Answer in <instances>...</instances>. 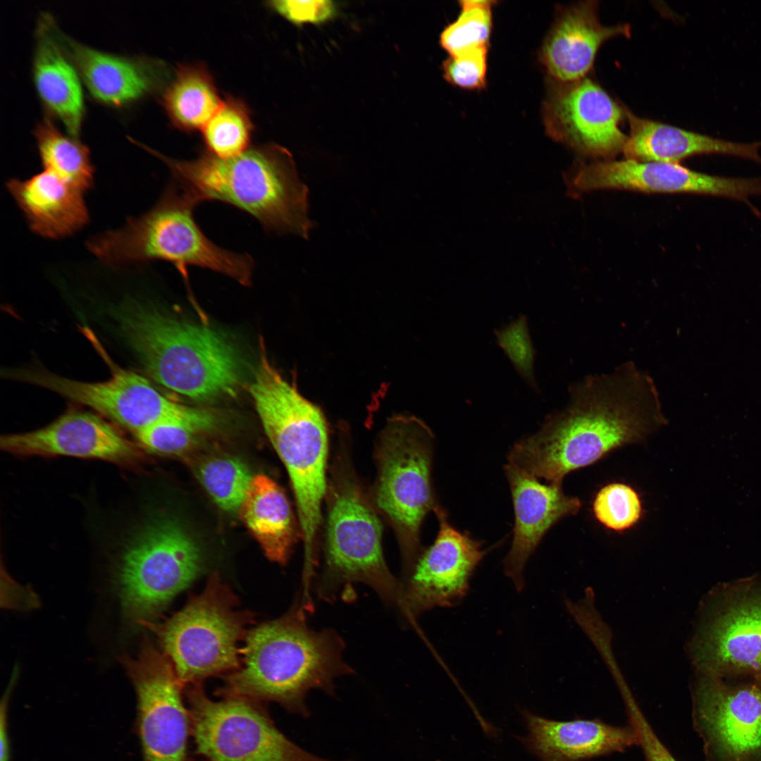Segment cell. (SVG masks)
Masks as SVG:
<instances>
[{
    "mask_svg": "<svg viewBox=\"0 0 761 761\" xmlns=\"http://www.w3.org/2000/svg\"><path fill=\"white\" fill-rule=\"evenodd\" d=\"M566 407L514 444L508 463L537 478L562 483L621 446L641 442L667 424L650 374L631 361L570 385Z\"/></svg>",
    "mask_w": 761,
    "mask_h": 761,
    "instance_id": "6da1fadb",
    "label": "cell"
},
{
    "mask_svg": "<svg viewBox=\"0 0 761 761\" xmlns=\"http://www.w3.org/2000/svg\"><path fill=\"white\" fill-rule=\"evenodd\" d=\"M297 601L280 617L248 631L242 665L228 674L216 695L272 701L286 710L309 715L305 699L311 689L334 693V681L353 670L344 661L345 643L333 629L307 624L309 603Z\"/></svg>",
    "mask_w": 761,
    "mask_h": 761,
    "instance_id": "7a4b0ae2",
    "label": "cell"
},
{
    "mask_svg": "<svg viewBox=\"0 0 761 761\" xmlns=\"http://www.w3.org/2000/svg\"><path fill=\"white\" fill-rule=\"evenodd\" d=\"M143 148L167 165L175 184L196 205L220 201L252 216L266 230L308 238L314 226L308 217L309 191L284 147L270 143L227 159L205 151L192 160Z\"/></svg>",
    "mask_w": 761,
    "mask_h": 761,
    "instance_id": "3957f363",
    "label": "cell"
},
{
    "mask_svg": "<svg viewBox=\"0 0 761 761\" xmlns=\"http://www.w3.org/2000/svg\"><path fill=\"white\" fill-rule=\"evenodd\" d=\"M115 318L127 343L161 385L199 400L236 392L242 376V359L218 331L178 320L135 301L119 305Z\"/></svg>",
    "mask_w": 761,
    "mask_h": 761,
    "instance_id": "277c9868",
    "label": "cell"
},
{
    "mask_svg": "<svg viewBox=\"0 0 761 761\" xmlns=\"http://www.w3.org/2000/svg\"><path fill=\"white\" fill-rule=\"evenodd\" d=\"M196 204L175 184L163 192L146 213L130 217L122 227L92 237L87 247L106 265L121 266L162 260L172 263L182 276L194 266L211 269L249 285L253 259L211 242L194 217Z\"/></svg>",
    "mask_w": 761,
    "mask_h": 761,
    "instance_id": "5b68a950",
    "label": "cell"
},
{
    "mask_svg": "<svg viewBox=\"0 0 761 761\" xmlns=\"http://www.w3.org/2000/svg\"><path fill=\"white\" fill-rule=\"evenodd\" d=\"M250 393L266 435L286 469L294 492L304 561L316 558L326 492L328 433L321 409L278 373L259 378Z\"/></svg>",
    "mask_w": 761,
    "mask_h": 761,
    "instance_id": "8992f818",
    "label": "cell"
},
{
    "mask_svg": "<svg viewBox=\"0 0 761 761\" xmlns=\"http://www.w3.org/2000/svg\"><path fill=\"white\" fill-rule=\"evenodd\" d=\"M237 605L230 588L213 574L203 590L180 611L163 621L140 626L156 637L184 688L202 684L209 677L240 667L239 643L245 638L254 615L237 610Z\"/></svg>",
    "mask_w": 761,
    "mask_h": 761,
    "instance_id": "52a82bcc",
    "label": "cell"
},
{
    "mask_svg": "<svg viewBox=\"0 0 761 761\" xmlns=\"http://www.w3.org/2000/svg\"><path fill=\"white\" fill-rule=\"evenodd\" d=\"M381 539L380 521L360 486L340 476L330 492L324 564L316 582L318 597L333 601L344 586L363 583L399 610L402 585L386 565Z\"/></svg>",
    "mask_w": 761,
    "mask_h": 761,
    "instance_id": "ba28073f",
    "label": "cell"
},
{
    "mask_svg": "<svg viewBox=\"0 0 761 761\" xmlns=\"http://www.w3.org/2000/svg\"><path fill=\"white\" fill-rule=\"evenodd\" d=\"M433 439L422 421L400 416L390 420L378 443L376 500L399 535L405 574L420 554L423 519L440 506L431 482Z\"/></svg>",
    "mask_w": 761,
    "mask_h": 761,
    "instance_id": "9c48e42d",
    "label": "cell"
},
{
    "mask_svg": "<svg viewBox=\"0 0 761 761\" xmlns=\"http://www.w3.org/2000/svg\"><path fill=\"white\" fill-rule=\"evenodd\" d=\"M202 569L199 548L180 524L168 519L151 523L121 559L118 580L125 617L138 626L154 621Z\"/></svg>",
    "mask_w": 761,
    "mask_h": 761,
    "instance_id": "30bf717a",
    "label": "cell"
},
{
    "mask_svg": "<svg viewBox=\"0 0 761 761\" xmlns=\"http://www.w3.org/2000/svg\"><path fill=\"white\" fill-rule=\"evenodd\" d=\"M185 688L195 751L206 761H332L292 742L261 702L239 695L214 700L202 684Z\"/></svg>",
    "mask_w": 761,
    "mask_h": 761,
    "instance_id": "8fae6325",
    "label": "cell"
},
{
    "mask_svg": "<svg viewBox=\"0 0 761 761\" xmlns=\"http://www.w3.org/2000/svg\"><path fill=\"white\" fill-rule=\"evenodd\" d=\"M137 696L136 729L144 761H187L188 707L169 658L149 639L135 656L120 658Z\"/></svg>",
    "mask_w": 761,
    "mask_h": 761,
    "instance_id": "7c38bea8",
    "label": "cell"
},
{
    "mask_svg": "<svg viewBox=\"0 0 761 761\" xmlns=\"http://www.w3.org/2000/svg\"><path fill=\"white\" fill-rule=\"evenodd\" d=\"M100 382L65 378L42 369L9 372L11 378L49 390L74 402L87 406L135 434L163 420L176 419L204 426L209 411L172 402L142 376L115 368Z\"/></svg>",
    "mask_w": 761,
    "mask_h": 761,
    "instance_id": "4fadbf2b",
    "label": "cell"
},
{
    "mask_svg": "<svg viewBox=\"0 0 761 761\" xmlns=\"http://www.w3.org/2000/svg\"><path fill=\"white\" fill-rule=\"evenodd\" d=\"M712 603L696 653L704 674L761 681V580L723 586Z\"/></svg>",
    "mask_w": 761,
    "mask_h": 761,
    "instance_id": "5bb4252c",
    "label": "cell"
},
{
    "mask_svg": "<svg viewBox=\"0 0 761 761\" xmlns=\"http://www.w3.org/2000/svg\"><path fill=\"white\" fill-rule=\"evenodd\" d=\"M571 196L598 190L642 193L691 194L731 199L750 204L761 195V177L734 178L698 172L681 166L653 161L593 160L578 164L567 175Z\"/></svg>",
    "mask_w": 761,
    "mask_h": 761,
    "instance_id": "9a60e30c",
    "label": "cell"
},
{
    "mask_svg": "<svg viewBox=\"0 0 761 761\" xmlns=\"http://www.w3.org/2000/svg\"><path fill=\"white\" fill-rule=\"evenodd\" d=\"M439 524L436 538L420 552L402 581L400 612L408 620L435 607H450L466 596L469 581L488 550L468 532L456 528L441 506L435 510Z\"/></svg>",
    "mask_w": 761,
    "mask_h": 761,
    "instance_id": "2e32d148",
    "label": "cell"
},
{
    "mask_svg": "<svg viewBox=\"0 0 761 761\" xmlns=\"http://www.w3.org/2000/svg\"><path fill=\"white\" fill-rule=\"evenodd\" d=\"M560 83L545 105L550 135L593 160L613 159L622 152L627 140L620 128L625 109L588 78Z\"/></svg>",
    "mask_w": 761,
    "mask_h": 761,
    "instance_id": "e0dca14e",
    "label": "cell"
},
{
    "mask_svg": "<svg viewBox=\"0 0 761 761\" xmlns=\"http://www.w3.org/2000/svg\"><path fill=\"white\" fill-rule=\"evenodd\" d=\"M695 717L714 745L734 761L761 753V681L732 683L705 674L696 691Z\"/></svg>",
    "mask_w": 761,
    "mask_h": 761,
    "instance_id": "ac0fdd59",
    "label": "cell"
},
{
    "mask_svg": "<svg viewBox=\"0 0 761 761\" xmlns=\"http://www.w3.org/2000/svg\"><path fill=\"white\" fill-rule=\"evenodd\" d=\"M1 448L22 457H72L136 464L140 453L116 428L97 415L71 410L32 431L1 436Z\"/></svg>",
    "mask_w": 761,
    "mask_h": 761,
    "instance_id": "d6986e66",
    "label": "cell"
},
{
    "mask_svg": "<svg viewBox=\"0 0 761 761\" xmlns=\"http://www.w3.org/2000/svg\"><path fill=\"white\" fill-rule=\"evenodd\" d=\"M514 512L513 538L503 565L517 590L524 586V569L547 532L559 520L581 507L576 497L564 492L562 483L543 484L510 464L504 466Z\"/></svg>",
    "mask_w": 761,
    "mask_h": 761,
    "instance_id": "ffe728a7",
    "label": "cell"
},
{
    "mask_svg": "<svg viewBox=\"0 0 761 761\" xmlns=\"http://www.w3.org/2000/svg\"><path fill=\"white\" fill-rule=\"evenodd\" d=\"M55 30L88 92L101 104L116 108L130 105L163 82L165 72L161 62L100 51L70 37L57 27Z\"/></svg>",
    "mask_w": 761,
    "mask_h": 761,
    "instance_id": "44dd1931",
    "label": "cell"
},
{
    "mask_svg": "<svg viewBox=\"0 0 761 761\" xmlns=\"http://www.w3.org/2000/svg\"><path fill=\"white\" fill-rule=\"evenodd\" d=\"M630 34L628 24H602L597 1H581L559 14L543 44V62L558 82L576 81L586 77L605 42Z\"/></svg>",
    "mask_w": 761,
    "mask_h": 761,
    "instance_id": "7402d4cb",
    "label": "cell"
},
{
    "mask_svg": "<svg viewBox=\"0 0 761 761\" xmlns=\"http://www.w3.org/2000/svg\"><path fill=\"white\" fill-rule=\"evenodd\" d=\"M528 731L523 742L540 761H583L638 745L633 728L598 719H548L524 712Z\"/></svg>",
    "mask_w": 761,
    "mask_h": 761,
    "instance_id": "603a6c76",
    "label": "cell"
},
{
    "mask_svg": "<svg viewBox=\"0 0 761 761\" xmlns=\"http://www.w3.org/2000/svg\"><path fill=\"white\" fill-rule=\"evenodd\" d=\"M55 21L41 16L35 32L33 80L46 109L78 137L85 114L82 79L56 35Z\"/></svg>",
    "mask_w": 761,
    "mask_h": 761,
    "instance_id": "cb8c5ba5",
    "label": "cell"
},
{
    "mask_svg": "<svg viewBox=\"0 0 761 761\" xmlns=\"http://www.w3.org/2000/svg\"><path fill=\"white\" fill-rule=\"evenodd\" d=\"M629 134L623 149L625 159L679 163L698 155L722 154L761 164V141L736 142L714 137L655 120L625 109Z\"/></svg>",
    "mask_w": 761,
    "mask_h": 761,
    "instance_id": "d4e9b609",
    "label": "cell"
},
{
    "mask_svg": "<svg viewBox=\"0 0 761 761\" xmlns=\"http://www.w3.org/2000/svg\"><path fill=\"white\" fill-rule=\"evenodd\" d=\"M6 188L31 230L49 239L72 235L89 222L85 192L44 170L26 180L11 179Z\"/></svg>",
    "mask_w": 761,
    "mask_h": 761,
    "instance_id": "484cf974",
    "label": "cell"
},
{
    "mask_svg": "<svg viewBox=\"0 0 761 761\" xmlns=\"http://www.w3.org/2000/svg\"><path fill=\"white\" fill-rule=\"evenodd\" d=\"M239 512L266 557L286 564L295 541V526L281 487L264 474L253 476Z\"/></svg>",
    "mask_w": 761,
    "mask_h": 761,
    "instance_id": "4316f807",
    "label": "cell"
},
{
    "mask_svg": "<svg viewBox=\"0 0 761 761\" xmlns=\"http://www.w3.org/2000/svg\"><path fill=\"white\" fill-rule=\"evenodd\" d=\"M222 100L208 69L197 63L179 66L162 96L171 123L185 132L202 130Z\"/></svg>",
    "mask_w": 761,
    "mask_h": 761,
    "instance_id": "83f0119b",
    "label": "cell"
},
{
    "mask_svg": "<svg viewBox=\"0 0 761 761\" xmlns=\"http://www.w3.org/2000/svg\"><path fill=\"white\" fill-rule=\"evenodd\" d=\"M43 169L85 193L93 185L94 168L89 148L78 137L63 133L46 117L34 130Z\"/></svg>",
    "mask_w": 761,
    "mask_h": 761,
    "instance_id": "f1b7e54d",
    "label": "cell"
},
{
    "mask_svg": "<svg viewBox=\"0 0 761 761\" xmlns=\"http://www.w3.org/2000/svg\"><path fill=\"white\" fill-rule=\"evenodd\" d=\"M254 130L247 105L240 99L228 96L202 129L206 151L227 159L237 156L249 148Z\"/></svg>",
    "mask_w": 761,
    "mask_h": 761,
    "instance_id": "f546056e",
    "label": "cell"
},
{
    "mask_svg": "<svg viewBox=\"0 0 761 761\" xmlns=\"http://www.w3.org/2000/svg\"><path fill=\"white\" fill-rule=\"evenodd\" d=\"M195 474L215 503L230 512L239 510L253 477L242 460L228 454L203 459Z\"/></svg>",
    "mask_w": 761,
    "mask_h": 761,
    "instance_id": "4dcf8cb0",
    "label": "cell"
},
{
    "mask_svg": "<svg viewBox=\"0 0 761 761\" xmlns=\"http://www.w3.org/2000/svg\"><path fill=\"white\" fill-rule=\"evenodd\" d=\"M491 1H462L461 12L440 36L450 56L470 49L488 47L492 29Z\"/></svg>",
    "mask_w": 761,
    "mask_h": 761,
    "instance_id": "1f68e13d",
    "label": "cell"
},
{
    "mask_svg": "<svg viewBox=\"0 0 761 761\" xmlns=\"http://www.w3.org/2000/svg\"><path fill=\"white\" fill-rule=\"evenodd\" d=\"M593 512L605 528L621 532L632 528L641 519L642 501L631 486L621 483H609L597 493Z\"/></svg>",
    "mask_w": 761,
    "mask_h": 761,
    "instance_id": "d6a6232c",
    "label": "cell"
},
{
    "mask_svg": "<svg viewBox=\"0 0 761 761\" xmlns=\"http://www.w3.org/2000/svg\"><path fill=\"white\" fill-rule=\"evenodd\" d=\"M201 432L204 431L189 422L168 419L157 422L135 435L147 450L161 454H176L190 448Z\"/></svg>",
    "mask_w": 761,
    "mask_h": 761,
    "instance_id": "836d02e7",
    "label": "cell"
},
{
    "mask_svg": "<svg viewBox=\"0 0 761 761\" xmlns=\"http://www.w3.org/2000/svg\"><path fill=\"white\" fill-rule=\"evenodd\" d=\"M488 47L468 49L443 63L444 77L450 83L466 89L484 87L487 73Z\"/></svg>",
    "mask_w": 761,
    "mask_h": 761,
    "instance_id": "e575fe53",
    "label": "cell"
},
{
    "mask_svg": "<svg viewBox=\"0 0 761 761\" xmlns=\"http://www.w3.org/2000/svg\"><path fill=\"white\" fill-rule=\"evenodd\" d=\"M498 342L506 352L514 366L525 379L533 385V350L526 322L524 317L512 323L497 333Z\"/></svg>",
    "mask_w": 761,
    "mask_h": 761,
    "instance_id": "d590c367",
    "label": "cell"
},
{
    "mask_svg": "<svg viewBox=\"0 0 761 761\" xmlns=\"http://www.w3.org/2000/svg\"><path fill=\"white\" fill-rule=\"evenodd\" d=\"M269 6L282 17L295 25L322 24L338 13V6L330 0L293 1L277 0Z\"/></svg>",
    "mask_w": 761,
    "mask_h": 761,
    "instance_id": "8d00e7d4",
    "label": "cell"
},
{
    "mask_svg": "<svg viewBox=\"0 0 761 761\" xmlns=\"http://www.w3.org/2000/svg\"><path fill=\"white\" fill-rule=\"evenodd\" d=\"M629 725L635 730L645 761H677L655 733L632 697L624 700Z\"/></svg>",
    "mask_w": 761,
    "mask_h": 761,
    "instance_id": "74e56055",
    "label": "cell"
},
{
    "mask_svg": "<svg viewBox=\"0 0 761 761\" xmlns=\"http://www.w3.org/2000/svg\"><path fill=\"white\" fill-rule=\"evenodd\" d=\"M8 687L1 703L0 711V761L10 760V745L7 731V707L9 694Z\"/></svg>",
    "mask_w": 761,
    "mask_h": 761,
    "instance_id": "f35d334b",
    "label": "cell"
}]
</instances>
